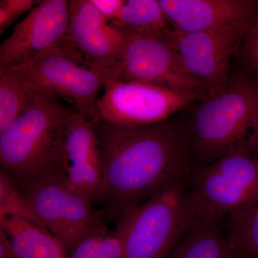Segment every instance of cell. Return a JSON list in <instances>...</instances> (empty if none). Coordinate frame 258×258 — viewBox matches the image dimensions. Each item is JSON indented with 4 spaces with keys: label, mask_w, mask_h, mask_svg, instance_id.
Instances as JSON below:
<instances>
[{
    "label": "cell",
    "mask_w": 258,
    "mask_h": 258,
    "mask_svg": "<svg viewBox=\"0 0 258 258\" xmlns=\"http://www.w3.org/2000/svg\"><path fill=\"white\" fill-rule=\"evenodd\" d=\"M244 37L246 60L258 77V13L249 23Z\"/></svg>",
    "instance_id": "603a6c76"
},
{
    "label": "cell",
    "mask_w": 258,
    "mask_h": 258,
    "mask_svg": "<svg viewBox=\"0 0 258 258\" xmlns=\"http://www.w3.org/2000/svg\"><path fill=\"white\" fill-rule=\"evenodd\" d=\"M4 230L20 258H69L64 244L42 227L21 217L0 218Z\"/></svg>",
    "instance_id": "9a60e30c"
},
{
    "label": "cell",
    "mask_w": 258,
    "mask_h": 258,
    "mask_svg": "<svg viewBox=\"0 0 258 258\" xmlns=\"http://www.w3.org/2000/svg\"><path fill=\"white\" fill-rule=\"evenodd\" d=\"M123 32L124 44L114 67L103 75L107 81L139 82L175 91L205 93L203 85L188 74L176 48L174 31Z\"/></svg>",
    "instance_id": "8992f818"
},
{
    "label": "cell",
    "mask_w": 258,
    "mask_h": 258,
    "mask_svg": "<svg viewBox=\"0 0 258 258\" xmlns=\"http://www.w3.org/2000/svg\"><path fill=\"white\" fill-rule=\"evenodd\" d=\"M0 258H20L3 229L0 228Z\"/></svg>",
    "instance_id": "d4e9b609"
},
{
    "label": "cell",
    "mask_w": 258,
    "mask_h": 258,
    "mask_svg": "<svg viewBox=\"0 0 258 258\" xmlns=\"http://www.w3.org/2000/svg\"><path fill=\"white\" fill-rule=\"evenodd\" d=\"M176 32L187 33L251 23L258 3L250 0H159Z\"/></svg>",
    "instance_id": "5bb4252c"
},
{
    "label": "cell",
    "mask_w": 258,
    "mask_h": 258,
    "mask_svg": "<svg viewBox=\"0 0 258 258\" xmlns=\"http://www.w3.org/2000/svg\"><path fill=\"white\" fill-rule=\"evenodd\" d=\"M24 193L47 230L71 254L103 220L89 199L71 184L66 173H57L23 186Z\"/></svg>",
    "instance_id": "ba28073f"
},
{
    "label": "cell",
    "mask_w": 258,
    "mask_h": 258,
    "mask_svg": "<svg viewBox=\"0 0 258 258\" xmlns=\"http://www.w3.org/2000/svg\"><path fill=\"white\" fill-rule=\"evenodd\" d=\"M247 147L249 150L251 149V150L256 151L258 152V116L255 128H254L252 134H251L248 142H247Z\"/></svg>",
    "instance_id": "484cf974"
},
{
    "label": "cell",
    "mask_w": 258,
    "mask_h": 258,
    "mask_svg": "<svg viewBox=\"0 0 258 258\" xmlns=\"http://www.w3.org/2000/svg\"><path fill=\"white\" fill-rule=\"evenodd\" d=\"M225 234L230 249L236 254L258 257V203L229 216Z\"/></svg>",
    "instance_id": "ac0fdd59"
},
{
    "label": "cell",
    "mask_w": 258,
    "mask_h": 258,
    "mask_svg": "<svg viewBox=\"0 0 258 258\" xmlns=\"http://www.w3.org/2000/svg\"><path fill=\"white\" fill-rule=\"evenodd\" d=\"M6 216L21 217L45 227L25 193L19 190L13 178L1 169L0 218Z\"/></svg>",
    "instance_id": "44dd1931"
},
{
    "label": "cell",
    "mask_w": 258,
    "mask_h": 258,
    "mask_svg": "<svg viewBox=\"0 0 258 258\" xmlns=\"http://www.w3.org/2000/svg\"><path fill=\"white\" fill-rule=\"evenodd\" d=\"M67 40L80 60L103 76L116 64L125 36L108 23L90 0H73L70 1Z\"/></svg>",
    "instance_id": "7c38bea8"
},
{
    "label": "cell",
    "mask_w": 258,
    "mask_h": 258,
    "mask_svg": "<svg viewBox=\"0 0 258 258\" xmlns=\"http://www.w3.org/2000/svg\"><path fill=\"white\" fill-rule=\"evenodd\" d=\"M228 258H243L241 257V256L239 255V254H236L235 252H234L232 249H230V254H229Z\"/></svg>",
    "instance_id": "4316f807"
},
{
    "label": "cell",
    "mask_w": 258,
    "mask_h": 258,
    "mask_svg": "<svg viewBox=\"0 0 258 258\" xmlns=\"http://www.w3.org/2000/svg\"><path fill=\"white\" fill-rule=\"evenodd\" d=\"M258 116V82L238 78L199 106L186 130L190 156L200 166L247 144ZM198 167V168H199Z\"/></svg>",
    "instance_id": "3957f363"
},
{
    "label": "cell",
    "mask_w": 258,
    "mask_h": 258,
    "mask_svg": "<svg viewBox=\"0 0 258 258\" xmlns=\"http://www.w3.org/2000/svg\"><path fill=\"white\" fill-rule=\"evenodd\" d=\"M243 258H258V257H256V256H247V257H242Z\"/></svg>",
    "instance_id": "83f0119b"
},
{
    "label": "cell",
    "mask_w": 258,
    "mask_h": 258,
    "mask_svg": "<svg viewBox=\"0 0 258 258\" xmlns=\"http://www.w3.org/2000/svg\"><path fill=\"white\" fill-rule=\"evenodd\" d=\"M69 19L70 1L40 2L0 45V71L54 49L63 50L76 60V54L67 40Z\"/></svg>",
    "instance_id": "30bf717a"
},
{
    "label": "cell",
    "mask_w": 258,
    "mask_h": 258,
    "mask_svg": "<svg viewBox=\"0 0 258 258\" xmlns=\"http://www.w3.org/2000/svg\"><path fill=\"white\" fill-rule=\"evenodd\" d=\"M249 23L217 27L203 31L174 30L176 48L184 69L211 96L228 85L229 62Z\"/></svg>",
    "instance_id": "8fae6325"
},
{
    "label": "cell",
    "mask_w": 258,
    "mask_h": 258,
    "mask_svg": "<svg viewBox=\"0 0 258 258\" xmlns=\"http://www.w3.org/2000/svg\"><path fill=\"white\" fill-rule=\"evenodd\" d=\"M111 25L120 31L171 33L170 23L159 0L125 1L118 20Z\"/></svg>",
    "instance_id": "e0dca14e"
},
{
    "label": "cell",
    "mask_w": 258,
    "mask_h": 258,
    "mask_svg": "<svg viewBox=\"0 0 258 258\" xmlns=\"http://www.w3.org/2000/svg\"><path fill=\"white\" fill-rule=\"evenodd\" d=\"M94 128L108 220L189 180L187 136L174 122L128 126L98 119Z\"/></svg>",
    "instance_id": "6da1fadb"
},
{
    "label": "cell",
    "mask_w": 258,
    "mask_h": 258,
    "mask_svg": "<svg viewBox=\"0 0 258 258\" xmlns=\"http://www.w3.org/2000/svg\"><path fill=\"white\" fill-rule=\"evenodd\" d=\"M91 4L107 21L113 22L119 19L125 1L123 0H90Z\"/></svg>",
    "instance_id": "cb8c5ba5"
},
{
    "label": "cell",
    "mask_w": 258,
    "mask_h": 258,
    "mask_svg": "<svg viewBox=\"0 0 258 258\" xmlns=\"http://www.w3.org/2000/svg\"><path fill=\"white\" fill-rule=\"evenodd\" d=\"M74 111L56 97L30 89L26 109L0 132L2 169L23 186L67 174L64 142Z\"/></svg>",
    "instance_id": "7a4b0ae2"
},
{
    "label": "cell",
    "mask_w": 258,
    "mask_h": 258,
    "mask_svg": "<svg viewBox=\"0 0 258 258\" xmlns=\"http://www.w3.org/2000/svg\"><path fill=\"white\" fill-rule=\"evenodd\" d=\"M96 102L100 119L138 126L164 121L203 96L139 82L107 81Z\"/></svg>",
    "instance_id": "9c48e42d"
},
{
    "label": "cell",
    "mask_w": 258,
    "mask_h": 258,
    "mask_svg": "<svg viewBox=\"0 0 258 258\" xmlns=\"http://www.w3.org/2000/svg\"><path fill=\"white\" fill-rule=\"evenodd\" d=\"M230 252L222 220L200 222L191 225L171 258H228Z\"/></svg>",
    "instance_id": "2e32d148"
},
{
    "label": "cell",
    "mask_w": 258,
    "mask_h": 258,
    "mask_svg": "<svg viewBox=\"0 0 258 258\" xmlns=\"http://www.w3.org/2000/svg\"><path fill=\"white\" fill-rule=\"evenodd\" d=\"M69 258H124V245L116 230H110L101 222L91 231Z\"/></svg>",
    "instance_id": "d6986e66"
},
{
    "label": "cell",
    "mask_w": 258,
    "mask_h": 258,
    "mask_svg": "<svg viewBox=\"0 0 258 258\" xmlns=\"http://www.w3.org/2000/svg\"><path fill=\"white\" fill-rule=\"evenodd\" d=\"M64 166L71 184L91 203L102 200L103 172L94 122L74 111L63 147Z\"/></svg>",
    "instance_id": "4fadbf2b"
},
{
    "label": "cell",
    "mask_w": 258,
    "mask_h": 258,
    "mask_svg": "<svg viewBox=\"0 0 258 258\" xmlns=\"http://www.w3.org/2000/svg\"><path fill=\"white\" fill-rule=\"evenodd\" d=\"M30 89L8 73L0 71V132L25 111Z\"/></svg>",
    "instance_id": "ffe728a7"
},
{
    "label": "cell",
    "mask_w": 258,
    "mask_h": 258,
    "mask_svg": "<svg viewBox=\"0 0 258 258\" xmlns=\"http://www.w3.org/2000/svg\"><path fill=\"white\" fill-rule=\"evenodd\" d=\"M33 91H42L67 102L75 111L95 122L98 93L104 78L80 66L63 50L54 49L18 66L3 70Z\"/></svg>",
    "instance_id": "52a82bcc"
},
{
    "label": "cell",
    "mask_w": 258,
    "mask_h": 258,
    "mask_svg": "<svg viewBox=\"0 0 258 258\" xmlns=\"http://www.w3.org/2000/svg\"><path fill=\"white\" fill-rule=\"evenodd\" d=\"M192 225L186 184L154 195L118 219L124 258H166Z\"/></svg>",
    "instance_id": "5b68a950"
},
{
    "label": "cell",
    "mask_w": 258,
    "mask_h": 258,
    "mask_svg": "<svg viewBox=\"0 0 258 258\" xmlns=\"http://www.w3.org/2000/svg\"><path fill=\"white\" fill-rule=\"evenodd\" d=\"M187 200L192 225L221 221L258 203V159L247 144L238 146L188 180Z\"/></svg>",
    "instance_id": "277c9868"
},
{
    "label": "cell",
    "mask_w": 258,
    "mask_h": 258,
    "mask_svg": "<svg viewBox=\"0 0 258 258\" xmlns=\"http://www.w3.org/2000/svg\"><path fill=\"white\" fill-rule=\"evenodd\" d=\"M39 0H1L0 1V35L25 13H30Z\"/></svg>",
    "instance_id": "7402d4cb"
}]
</instances>
